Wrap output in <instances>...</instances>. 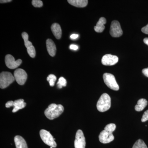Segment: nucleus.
<instances>
[{"mask_svg":"<svg viewBox=\"0 0 148 148\" xmlns=\"http://www.w3.org/2000/svg\"><path fill=\"white\" fill-rule=\"evenodd\" d=\"M78 37V35L76 34H72L71 36V38L72 39L75 40Z\"/></svg>","mask_w":148,"mask_h":148,"instance_id":"31","label":"nucleus"},{"mask_svg":"<svg viewBox=\"0 0 148 148\" xmlns=\"http://www.w3.org/2000/svg\"><path fill=\"white\" fill-rule=\"evenodd\" d=\"M70 48L72 50H77L78 49V46L75 45H70Z\"/></svg>","mask_w":148,"mask_h":148,"instance_id":"29","label":"nucleus"},{"mask_svg":"<svg viewBox=\"0 0 148 148\" xmlns=\"http://www.w3.org/2000/svg\"><path fill=\"white\" fill-rule=\"evenodd\" d=\"M5 63L6 66L9 69H14L18 67L22 63V60L19 59L16 60L14 57L10 54H7L5 57Z\"/></svg>","mask_w":148,"mask_h":148,"instance_id":"8","label":"nucleus"},{"mask_svg":"<svg viewBox=\"0 0 148 148\" xmlns=\"http://www.w3.org/2000/svg\"><path fill=\"white\" fill-rule=\"evenodd\" d=\"M107 22L106 18L104 17H101L98 20L96 26L94 27V29L95 32L97 33H102L105 29L104 26Z\"/></svg>","mask_w":148,"mask_h":148,"instance_id":"16","label":"nucleus"},{"mask_svg":"<svg viewBox=\"0 0 148 148\" xmlns=\"http://www.w3.org/2000/svg\"><path fill=\"white\" fill-rule=\"evenodd\" d=\"M32 5L34 7L40 8L43 6L42 1L40 0H33L32 1Z\"/></svg>","mask_w":148,"mask_h":148,"instance_id":"25","label":"nucleus"},{"mask_svg":"<svg viewBox=\"0 0 148 148\" xmlns=\"http://www.w3.org/2000/svg\"><path fill=\"white\" fill-rule=\"evenodd\" d=\"M27 104L24 102L23 99H20L14 101L13 107H14L12 112L15 113L19 110L23 109L26 107Z\"/></svg>","mask_w":148,"mask_h":148,"instance_id":"15","label":"nucleus"},{"mask_svg":"<svg viewBox=\"0 0 148 148\" xmlns=\"http://www.w3.org/2000/svg\"><path fill=\"white\" fill-rule=\"evenodd\" d=\"M64 111L63 106L53 103L50 104L45 111V114L48 119L53 120L60 116Z\"/></svg>","mask_w":148,"mask_h":148,"instance_id":"1","label":"nucleus"},{"mask_svg":"<svg viewBox=\"0 0 148 148\" xmlns=\"http://www.w3.org/2000/svg\"><path fill=\"white\" fill-rule=\"evenodd\" d=\"M110 34L112 37L118 38L123 34V31L118 21L114 20L111 23Z\"/></svg>","mask_w":148,"mask_h":148,"instance_id":"7","label":"nucleus"},{"mask_svg":"<svg viewBox=\"0 0 148 148\" xmlns=\"http://www.w3.org/2000/svg\"><path fill=\"white\" fill-rule=\"evenodd\" d=\"M47 49L49 54L52 56H55L56 53V48L55 43L52 40L48 39L46 40Z\"/></svg>","mask_w":148,"mask_h":148,"instance_id":"12","label":"nucleus"},{"mask_svg":"<svg viewBox=\"0 0 148 148\" xmlns=\"http://www.w3.org/2000/svg\"><path fill=\"white\" fill-rule=\"evenodd\" d=\"M21 35H22V38L24 40V45L27 48L33 45L32 42L29 40V35L26 32H23Z\"/></svg>","mask_w":148,"mask_h":148,"instance_id":"19","label":"nucleus"},{"mask_svg":"<svg viewBox=\"0 0 148 148\" xmlns=\"http://www.w3.org/2000/svg\"><path fill=\"white\" fill-rule=\"evenodd\" d=\"M111 98L107 93L102 94L97 103V108L100 112H105L110 108Z\"/></svg>","mask_w":148,"mask_h":148,"instance_id":"2","label":"nucleus"},{"mask_svg":"<svg viewBox=\"0 0 148 148\" xmlns=\"http://www.w3.org/2000/svg\"><path fill=\"white\" fill-rule=\"evenodd\" d=\"M132 148H148L147 146L146 145L145 143L143 140L141 139H139L137 140L134 145L133 146Z\"/></svg>","mask_w":148,"mask_h":148,"instance_id":"20","label":"nucleus"},{"mask_svg":"<svg viewBox=\"0 0 148 148\" xmlns=\"http://www.w3.org/2000/svg\"><path fill=\"white\" fill-rule=\"evenodd\" d=\"M57 84L58 88H61L63 87H65L66 86L67 81L64 77H61L58 79V82H57Z\"/></svg>","mask_w":148,"mask_h":148,"instance_id":"22","label":"nucleus"},{"mask_svg":"<svg viewBox=\"0 0 148 148\" xmlns=\"http://www.w3.org/2000/svg\"><path fill=\"white\" fill-rule=\"evenodd\" d=\"M142 32L144 34L148 35V24L145 27L142 28Z\"/></svg>","mask_w":148,"mask_h":148,"instance_id":"28","label":"nucleus"},{"mask_svg":"<svg viewBox=\"0 0 148 148\" xmlns=\"http://www.w3.org/2000/svg\"><path fill=\"white\" fill-rule=\"evenodd\" d=\"M116 127V126L115 124L114 123H110L106 125L104 130L109 132L112 133L115 130Z\"/></svg>","mask_w":148,"mask_h":148,"instance_id":"24","label":"nucleus"},{"mask_svg":"<svg viewBox=\"0 0 148 148\" xmlns=\"http://www.w3.org/2000/svg\"><path fill=\"white\" fill-rule=\"evenodd\" d=\"M118 57L116 56L107 54L104 55L102 58V63L107 66H113L118 62Z\"/></svg>","mask_w":148,"mask_h":148,"instance_id":"10","label":"nucleus"},{"mask_svg":"<svg viewBox=\"0 0 148 148\" xmlns=\"http://www.w3.org/2000/svg\"><path fill=\"white\" fill-rule=\"evenodd\" d=\"M56 77L53 74H50L47 77V81L49 82L51 86H53L56 80Z\"/></svg>","mask_w":148,"mask_h":148,"instance_id":"21","label":"nucleus"},{"mask_svg":"<svg viewBox=\"0 0 148 148\" xmlns=\"http://www.w3.org/2000/svg\"><path fill=\"white\" fill-rule=\"evenodd\" d=\"M148 120V110L146 111L143 114V116L142 117L141 121L143 122H145Z\"/></svg>","mask_w":148,"mask_h":148,"instance_id":"26","label":"nucleus"},{"mask_svg":"<svg viewBox=\"0 0 148 148\" xmlns=\"http://www.w3.org/2000/svg\"><path fill=\"white\" fill-rule=\"evenodd\" d=\"M147 101L145 99H140L138 101L137 105L135 106V110L138 112L143 111L146 106H147Z\"/></svg>","mask_w":148,"mask_h":148,"instance_id":"18","label":"nucleus"},{"mask_svg":"<svg viewBox=\"0 0 148 148\" xmlns=\"http://www.w3.org/2000/svg\"><path fill=\"white\" fill-rule=\"evenodd\" d=\"M103 78L104 82L109 88L114 90H119V86L117 83L115 78L113 75L106 73L103 75Z\"/></svg>","mask_w":148,"mask_h":148,"instance_id":"5","label":"nucleus"},{"mask_svg":"<svg viewBox=\"0 0 148 148\" xmlns=\"http://www.w3.org/2000/svg\"><path fill=\"white\" fill-rule=\"evenodd\" d=\"M40 136L43 142L47 145L53 148H56L57 144L55 141V139L53 138L51 134L45 130H41L40 132Z\"/></svg>","mask_w":148,"mask_h":148,"instance_id":"4","label":"nucleus"},{"mask_svg":"<svg viewBox=\"0 0 148 148\" xmlns=\"http://www.w3.org/2000/svg\"><path fill=\"white\" fill-rule=\"evenodd\" d=\"M74 145L75 148H85V138L83 132L81 130L77 131Z\"/></svg>","mask_w":148,"mask_h":148,"instance_id":"9","label":"nucleus"},{"mask_svg":"<svg viewBox=\"0 0 148 148\" xmlns=\"http://www.w3.org/2000/svg\"><path fill=\"white\" fill-rule=\"evenodd\" d=\"M14 80V76L10 72H2L0 74V87L4 89L8 87Z\"/></svg>","mask_w":148,"mask_h":148,"instance_id":"3","label":"nucleus"},{"mask_svg":"<svg viewBox=\"0 0 148 148\" xmlns=\"http://www.w3.org/2000/svg\"><path fill=\"white\" fill-rule=\"evenodd\" d=\"M14 101H8L5 104V107L6 108H10L11 107H13Z\"/></svg>","mask_w":148,"mask_h":148,"instance_id":"27","label":"nucleus"},{"mask_svg":"<svg viewBox=\"0 0 148 148\" xmlns=\"http://www.w3.org/2000/svg\"><path fill=\"white\" fill-rule=\"evenodd\" d=\"M51 29L55 38L57 39H60L62 35V30L60 25L57 23H54L51 25Z\"/></svg>","mask_w":148,"mask_h":148,"instance_id":"13","label":"nucleus"},{"mask_svg":"<svg viewBox=\"0 0 148 148\" xmlns=\"http://www.w3.org/2000/svg\"><path fill=\"white\" fill-rule=\"evenodd\" d=\"M53 148V147H50V148Z\"/></svg>","mask_w":148,"mask_h":148,"instance_id":"34","label":"nucleus"},{"mask_svg":"<svg viewBox=\"0 0 148 148\" xmlns=\"http://www.w3.org/2000/svg\"><path fill=\"white\" fill-rule=\"evenodd\" d=\"M142 72H143V74H144L145 76L148 77V68L143 69Z\"/></svg>","mask_w":148,"mask_h":148,"instance_id":"30","label":"nucleus"},{"mask_svg":"<svg viewBox=\"0 0 148 148\" xmlns=\"http://www.w3.org/2000/svg\"><path fill=\"white\" fill-rule=\"evenodd\" d=\"M11 0H1L0 3H6L10 2L11 1Z\"/></svg>","mask_w":148,"mask_h":148,"instance_id":"32","label":"nucleus"},{"mask_svg":"<svg viewBox=\"0 0 148 148\" xmlns=\"http://www.w3.org/2000/svg\"><path fill=\"white\" fill-rule=\"evenodd\" d=\"M99 141L103 144H107L113 141L114 137L112 133L107 130H103L99 135Z\"/></svg>","mask_w":148,"mask_h":148,"instance_id":"11","label":"nucleus"},{"mask_svg":"<svg viewBox=\"0 0 148 148\" xmlns=\"http://www.w3.org/2000/svg\"><path fill=\"white\" fill-rule=\"evenodd\" d=\"M144 42L148 46V38H146L144 39Z\"/></svg>","mask_w":148,"mask_h":148,"instance_id":"33","label":"nucleus"},{"mask_svg":"<svg viewBox=\"0 0 148 148\" xmlns=\"http://www.w3.org/2000/svg\"><path fill=\"white\" fill-rule=\"evenodd\" d=\"M27 53L32 58H34L36 56V52L34 47L33 45L27 48Z\"/></svg>","mask_w":148,"mask_h":148,"instance_id":"23","label":"nucleus"},{"mask_svg":"<svg viewBox=\"0 0 148 148\" xmlns=\"http://www.w3.org/2000/svg\"><path fill=\"white\" fill-rule=\"evenodd\" d=\"M14 141L16 148H28L26 141L21 136L16 135L14 137Z\"/></svg>","mask_w":148,"mask_h":148,"instance_id":"14","label":"nucleus"},{"mask_svg":"<svg viewBox=\"0 0 148 148\" xmlns=\"http://www.w3.org/2000/svg\"><path fill=\"white\" fill-rule=\"evenodd\" d=\"M14 76L18 84L23 85L26 82L27 79V74L23 69H18L15 70Z\"/></svg>","mask_w":148,"mask_h":148,"instance_id":"6","label":"nucleus"},{"mask_svg":"<svg viewBox=\"0 0 148 148\" xmlns=\"http://www.w3.org/2000/svg\"><path fill=\"white\" fill-rule=\"evenodd\" d=\"M68 2L71 5L78 8H84L88 3L87 0H68Z\"/></svg>","mask_w":148,"mask_h":148,"instance_id":"17","label":"nucleus"}]
</instances>
